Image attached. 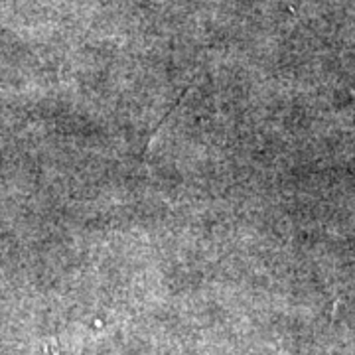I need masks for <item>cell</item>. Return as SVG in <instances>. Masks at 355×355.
Instances as JSON below:
<instances>
[{
  "label": "cell",
  "instance_id": "6da1fadb",
  "mask_svg": "<svg viewBox=\"0 0 355 355\" xmlns=\"http://www.w3.org/2000/svg\"><path fill=\"white\" fill-rule=\"evenodd\" d=\"M53 355H62V354H60V352H58V349H53Z\"/></svg>",
  "mask_w": 355,
  "mask_h": 355
}]
</instances>
